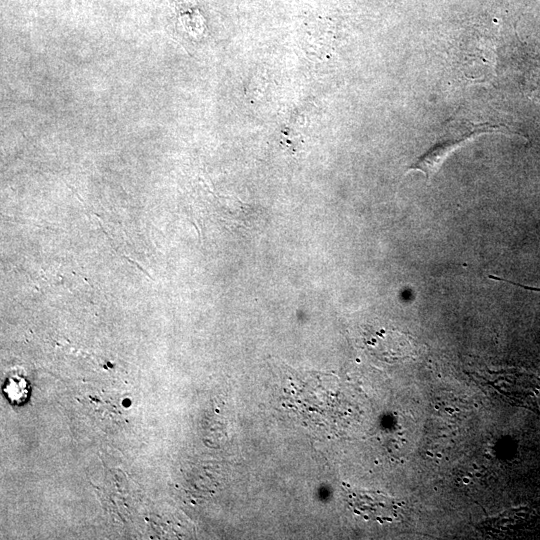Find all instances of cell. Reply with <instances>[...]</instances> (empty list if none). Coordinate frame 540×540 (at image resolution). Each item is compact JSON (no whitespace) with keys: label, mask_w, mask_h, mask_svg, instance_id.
Segmentation results:
<instances>
[{"label":"cell","mask_w":540,"mask_h":540,"mask_svg":"<svg viewBox=\"0 0 540 540\" xmlns=\"http://www.w3.org/2000/svg\"><path fill=\"white\" fill-rule=\"evenodd\" d=\"M349 503L355 511L368 518L391 521L400 514L402 504L399 501L368 491H348Z\"/></svg>","instance_id":"7a4b0ae2"},{"label":"cell","mask_w":540,"mask_h":540,"mask_svg":"<svg viewBox=\"0 0 540 540\" xmlns=\"http://www.w3.org/2000/svg\"><path fill=\"white\" fill-rule=\"evenodd\" d=\"M505 131L507 129L503 125L475 124L465 119L446 122L435 142L417 159L409 170H420L429 180L454 149L482 134L505 133Z\"/></svg>","instance_id":"6da1fadb"}]
</instances>
